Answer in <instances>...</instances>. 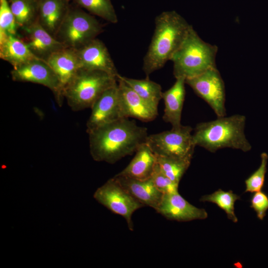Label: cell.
<instances>
[{
	"mask_svg": "<svg viewBox=\"0 0 268 268\" xmlns=\"http://www.w3.org/2000/svg\"><path fill=\"white\" fill-rule=\"evenodd\" d=\"M0 58L8 62L13 67L39 59L20 36L4 33H0Z\"/></svg>",
	"mask_w": 268,
	"mask_h": 268,
	"instance_id": "obj_20",
	"label": "cell"
},
{
	"mask_svg": "<svg viewBox=\"0 0 268 268\" xmlns=\"http://www.w3.org/2000/svg\"><path fill=\"white\" fill-rule=\"evenodd\" d=\"M151 178L156 188L163 194L178 192L179 184L169 179L162 172L157 163Z\"/></svg>",
	"mask_w": 268,
	"mask_h": 268,
	"instance_id": "obj_29",
	"label": "cell"
},
{
	"mask_svg": "<svg viewBox=\"0 0 268 268\" xmlns=\"http://www.w3.org/2000/svg\"><path fill=\"white\" fill-rule=\"evenodd\" d=\"M120 77L141 98L152 107L158 109L159 101L162 99L161 85L148 78L136 79L123 76Z\"/></svg>",
	"mask_w": 268,
	"mask_h": 268,
	"instance_id": "obj_22",
	"label": "cell"
},
{
	"mask_svg": "<svg viewBox=\"0 0 268 268\" xmlns=\"http://www.w3.org/2000/svg\"><path fill=\"white\" fill-rule=\"evenodd\" d=\"M91 109V114L86 123L87 133L123 118L120 105L118 81L102 93Z\"/></svg>",
	"mask_w": 268,
	"mask_h": 268,
	"instance_id": "obj_11",
	"label": "cell"
},
{
	"mask_svg": "<svg viewBox=\"0 0 268 268\" xmlns=\"http://www.w3.org/2000/svg\"><path fill=\"white\" fill-rule=\"evenodd\" d=\"M120 75L117 76V81L123 118H134L145 122L154 120L158 116V109L141 98Z\"/></svg>",
	"mask_w": 268,
	"mask_h": 268,
	"instance_id": "obj_12",
	"label": "cell"
},
{
	"mask_svg": "<svg viewBox=\"0 0 268 268\" xmlns=\"http://www.w3.org/2000/svg\"><path fill=\"white\" fill-rule=\"evenodd\" d=\"M80 68L106 72L117 77L119 73L104 43L95 38L76 49Z\"/></svg>",
	"mask_w": 268,
	"mask_h": 268,
	"instance_id": "obj_14",
	"label": "cell"
},
{
	"mask_svg": "<svg viewBox=\"0 0 268 268\" xmlns=\"http://www.w3.org/2000/svg\"><path fill=\"white\" fill-rule=\"evenodd\" d=\"M103 30L94 16L72 2L55 38L66 47L76 49L96 38Z\"/></svg>",
	"mask_w": 268,
	"mask_h": 268,
	"instance_id": "obj_6",
	"label": "cell"
},
{
	"mask_svg": "<svg viewBox=\"0 0 268 268\" xmlns=\"http://www.w3.org/2000/svg\"><path fill=\"white\" fill-rule=\"evenodd\" d=\"M87 134L93 159L110 164L135 152L148 135L146 128L128 118L103 125Z\"/></svg>",
	"mask_w": 268,
	"mask_h": 268,
	"instance_id": "obj_1",
	"label": "cell"
},
{
	"mask_svg": "<svg viewBox=\"0 0 268 268\" xmlns=\"http://www.w3.org/2000/svg\"><path fill=\"white\" fill-rule=\"evenodd\" d=\"M174 84L169 89L163 92L164 103L163 120L172 125V128L180 127L183 104L185 97V79L176 78Z\"/></svg>",
	"mask_w": 268,
	"mask_h": 268,
	"instance_id": "obj_19",
	"label": "cell"
},
{
	"mask_svg": "<svg viewBox=\"0 0 268 268\" xmlns=\"http://www.w3.org/2000/svg\"><path fill=\"white\" fill-rule=\"evenodd\" d=\"M216 45L203 41L191 25L183 43L170 61L175 78L188 79L216 67Z\"/></svg>",
	"mask_w": 268,
	"mask_h": 268,
	"instance_id": "obj_4",
	"label": "cell"
},
{
	"mask_svg": "<svg viewBox=\"0 0 268 268\" xmlns=\"http://www.w3.org/2000/svg\"><path fill=\"white\" fill-rule=\"evenodd\" d=\"M240 199V196L233 193L231 190L224 191L218 189L211 194L202 196L200 201L216 204L225 211L228 219L236 223L238 220L235 213L234 204L236 201Z\"/></svg>",
	"mask_w": 268,
	"mask_h": 268,
	"instance_id": "obj_24",
	"label": "cell"
},
{
	"mask_svg": "<svg viewBox=\"0 0 268 268\" xmlns=\"http://www.w3.org/2000/svg\"><path fill=\"white\" fill-rule=\"evenodd\" d=\"M246 121L245 116L236 114L200 123L192 134L194 142L211 152L226 147L249 151L252 146L244 133Z\"/></svg>",
	"mask_w": 268,
	"mask_h": 268,
	"instance_id": "obj_3",
	"label": "cell"
},
{
	"mask_svg": "<svg viewBox=\"0 0 268 268\" xmlns=\"http://www.w3.org/2000/svg\"><path fill=\"white\" fill-rule=\"evenodd\" d=\"M117 83V77L106 72L80 68L64 91V97L75 112L91 108L107 89Z\"/></svg>",
	"mask_w": 268,
	"mask_h": 268,
	"instance_id": "obj_5",
	"label": "cell"
},
{
	"mask_svg": "<svg viewBox=\"0 0 268 268\" xmlns=\"http://www.w3.org/2000/svg\"><path fill=\"white\" fill-rule=\"evenodd\" d=\"M156 211L167 219L179 222L205 219L208 216L205 209L192 205L178 192L163 194Z\"/></svg>",
	"mask_w": 268,
	"mask_h": 268,
	"instance_id": "obj_13",
	"label": "cell"
},
{
	"mask_svg": "<svg viewBox=\"0 0 268 268\" xmlns=\"http://www.w3.org/2000/svg\"><path fill=\"white\" fill-rule=\"evenodd\" d=\"M114 177L125 189L140 202L155 210L157 209L163 194L156 188L151 177L140 180L118 174Z\"/></svg>",
	"mask_w": 268,
	"mask_h": 268,
	"instance_id": "obj_17",
	"label": "cell"
},
{
	"mask_svg": "<svg viewBox=\"0 0 268 268\" xmlns=\"http://www.w3.org/2000/svg\"><path fill=\"white\" fill-rule=\"evenodd\" d=\"M189 126L148 135L146 142L156 156L191 160L196 146Z\"/></svg>",
	"mask_w": 268,
	"mask_h": 268,
	"instance_id": "obj_7",
	"label": "cell"
},
{
	"mask_svg": "<svg viewBox=\"0 0 268 268\" xmlns=\"http://www.w3.org/2000/svg\"><path fill=\"white\" fill-rule=\"evenodd\" d=\"M21 29L24 36L20 37L32 53L40 59L46 61L53 54L66 47L46 31L38 20Z\"/></svg>",
	"mask_w": 268,
	"mask_h": 268,
	"instance_id": "obj_15",
	"label": "cell"
},
{
	"mask_svg": "<svg viewBox=\"0 0 268 268\" xmlns=\"http://www.w3.org/2000/svg\"><path fill=\"white\" fill-rule=\"evenodd\" d=\"M12 79L16 82H31L43 85L53 93L57 103L61 106L64 99L59 79L46 61L35 59L13 67Z\"/></svg>",
	"mask_w": 268,
	"mask_h": 268,
	"instance_id": "obj_10",
	"label": "cell"
},
{
	"mask_svg": "<svg viewBox=\"0 0 268 268\" xmlns=\"http://www.w3.org/2000/svg\"><path fill=\"white\" fill-rule=\"evenodd\" d=\"M18 28L8 0H0V33L16 35Z\"/></svg>",
	"mask_w": 268,
	"mask_h": 268,
	"instance_id": "obj_28",
	"label": "cell"
},
{
	"mask_svg": "<svg viewBox=\"0 0 268 268\" xmlns=\"http://www.w3.org/2000/svg\"><path fill=\"white\" fill-rule=\"evenodd\" d=\"M261 163L259 168L252 174L245 181V192L255 193L262 190L267 172L268 155L266 152L261 154Z\"/></svg>",
	"mask_w": 268,
	"mask_h": 268,
	"instance_id": "obj_27",
	"label": "cell"
},
{
	"mask_svg": "<svg viewBox=\"0 0 268 268\" xmlns=\"http://www.w3.org/2000/svg\"><path fill=\"white\" fill-rule=\"evenodd\" d=\"M251 207L256 212L257 217L263 220L268 209V196L263 191L254 193L251 199Z\"/></svg>",
	"mask_w": 268,
	"mask_h": 268,
	"instance_id": "obj_30",
	"label": "cell"
},
{
	"mask_svg": "<svg viewBox=\"0 0 268 268\" xmlns=\"http://www.w3.org/2000/svg\"><path fill=\"white\" fill-rule=\"evenodd\" d=\"M93 197L113 213L123 217L131 231L134 230L133 213L145 206L125 189L114 177L98 188Z\"/></svg>",
	"mask_w": 268,
	"mask_h": 268,
	"instance_id": "obj_8",
	"label": "cell"
},
{
	"mask_svg": "<svg viewBox=\"0 0 268 268\" xmlns=\"http://www.w3.org/2000/svg\"><path fill=\"white\" fill-rule=\"evenodd\" d=\"M46 62L57 76L64 96V90L81 68L76 49L66 47L53 54Z\"/></svg>",
	"mask_w": 268,
	"mask_h": 268,
	"instance_id": "obj_16",
	"label": "cell"
},
{
	"mask_svg": "<svg viewBox=\"0 0 268 268\" xmlns=\"http://www.w3.org/2000/svg\"><path fill=\"white\" fill-rule=\"evenodd\" d=\"M191 26L174 10L163 11L155 17L154 33L143 58L142 69L146 78L171 60Z\"/></svg>",
	"mask_w": 268,
	"mask_h": 268,
	"instance_id": "obj_2",
	"label": "cell"
},
{
	"mask_svg": "<svg viewBox=\"0 0 268 268\" xmlns=\"http://www.w3.org/2000/svg\"><path fill=\"white\" fill-rule=\"evenodd\" d=\"M8 1L18 28L26 27L37 21V0Z\"/></svg>",
	"mask_w": 268,
	"mask_h": 268,
	"instance_id": "obj_23",
	"label": "cell"
},
{
	"mask_svg": "<svg viewBox=\"0 0 268 268\" xmlns=\"http://www.w3.org/2000/svg\"><path fill=\"white\" fill-rule=\"evenodd\" d=\"M135 153L130 163L117 174L140 180L150 178L157 164L156 155L146 142Z\"/></svg>",
	"mask_w": 268,
	"mask_h": 268,
	"instance_id": "obj_21",
	"label": "cell"
},
{
	"mask_svg": "<svg viewBox=\"0 0 268 268\" xmlns=\"http://www.w3.org/2000/svg\"><path fill=\"white\" fill-rule=\"evenodd\" d=\"M71 0H37V20L55 38L70 6Z\"/></svg>",
	"mask_w": 268,
	"mask_h": 268,
	"instance_id": "obj_18",
	"label": "cell"
},
{
	"mask_svg": "<svg viewBox=\"0 0 268 268\" xmlns=\"http://www.w3.org/2000/svg\"><path fill=\"white\" fill-rule=\"evenodd\" d=\"M74 4L83 8L93 15L107 21L116 23L118 17L111 0H71Z\"/></svg>",
	"mask_w": 268,
	"mask_h": 268,
	"instance_id": "obj_25",
	"label": "cell"
},
{
	"mask_svg": "<svg viewBox=\"0 0 268 268\" xmlns=\"http://www.w3.org/2000/svg\"><path fill=\"white\" fill-rule=\"evenodd\" d=\"M156 159L162 172L177 184H179L191 162V160L165 156H156Z\"/></svg>",
	"mask_w": 268,
	"mask_h": 268,
	"instance_id": "obj_26",
	"label": "cell"
},
{
	"mask_svg": "<svg viewBox=\"0 0 268 268\" xmlns=\"http://www.w3.org/2000/svg\"><path fill=\"white\" fill-rule=\"evenodd\" d=\"M185 82L212 109L217 117L226 115L223 80L216 67L211 68Z\"/></svg>",
	"mask_w": 268,
	"mask_h": 268,
	"instance_id": "obj_9",
	"label": "cell"
}]
</instances>
